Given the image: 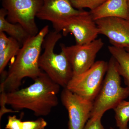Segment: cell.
Returning a JSON list of instances; mask_svg holds the SVG:
<instances>
[{
  "label": "cell",
  "instance_id": "ffe728a7",
  "mask_svg": "<svg viewBox=\"0 0 129 129\" xmlns=\"http://www.w3.org/2000/svg\"><path fill=\"white\" fill-rule=\"evenodd\" d=\"M102 117L90 118L83 129H105L101 122Z\"/></svg>",
  "mask_w": 129,
  "mask_h": 129
},
{
  "label": "cell",
  "instance_id": "4316f807",
  "mask_svg": "<svg viewBox=\"0 0 129 129\" xmlns=\"http://www.w3.org/2000/svg\"><path fill=\"white\" fill-rule=\"evenodd\" d=\"M0 129H1V128H0Z\"/></svg>",
  "mask_w": 129,
  "mask_h": 129
},
{
  "label": "cell",
  "instance_id": "7a4b0ae2",
  "mask_svg": "<svg viewBox=\"0 0 129 129\" xmlns=\"http://www.w3.org/2000/svg\"><path fill=\"white\" fill-rule=\"evenodd\" d=\"M49 32V26L46 25L37 34L30 37L23 44L1 83V88L6 92L19 89L24 78L27 77L34 80L43 73L39 66V60L43 42Z\"/></svg>",
  "mask_w": 129,
  "mask_h": 129
},
{
  "label": "cell",
  "instance_id": "e0dca14e",
  "mask_svg": "<svg viewBox=\"0 0 129 129\" xmlns=\"http://www.w3.org/2000/svg\"><path fill=\"white\" fill-rule=\"evenodd\" d=\"M107 0H71L73 6L78 9L87 8L90 11L94 10Z\"/></svg>",
  "mask_w": 129,
  "mask_h": 129
},
{
  "label": "cell",
  "instance_id": "8992f818",
  "mask_svg": "<svg viewBox=\"0 0 129 129\" xmlns=\"http://www.w3.org/2000/svg\"><path fill=\"white\" fill-rule=\"evenodd\" d=\"M42 3L43 0H2V4L8 21L19 24L33 36L39 32L35 17Z\"/></svg>",
  "mask_w": 129,
  "mask_h": 129
},
{
  "label": "cell",
  "instance_id": "277c9868",
  "mask_svg": "<svg viewBox=\"0 0 129 129\" xmlns=\"http://www.w3.org/2000/svg\"><path fill=\"white\" fill-rule=\"evenodd\" d=\"M117 61L112 56L108 62L105 78L93 101L90 118L102 117L108 110L115 108L129 96V88L121 85Z\"/></svg>",
  "mask_w": 129,
  "mask_h": 129
},
{
  "label": "cell",
  "instance_id": "5bb4252c",
  "mask_svg": "<svg viewBox=\"0 0 129 129\" xmlns=\"http://www.w3.org/2000/svg\"><path fill=\"white\" fill-rule=\"evenodd\" d=\"M109 52L117 61L120 76H123L125 83L129 88V53L125 48L110 46Z\"/></svg>",
  "mask_w": 129,
  "mask_h": 129
},
{
  "label": "cell",
  "instance_id": "3957f363",
  "mask_svg": "<svg viewBox=\"0 0 129 129\" xmlns=\"http://www.w3.org/2000/svg\"><path fill=\"white\" fill-rule=\"evenodd\" d=\"M62 35L56 30L49 32L42 45L44 52L40 56L39 66L42 72L56 84L66 88L73 76L71 64L64 52L54 51L55 46Z\"/></svg>",
  "mask_w": 129,
  "mask_h": 129
},
{
  "label": "cell",
  "instance_id": "7c38bea8",
  "mask_svg": "<svg viewBox=\"0 0 129 129\" xmlns=\"http://www.w3.org/2000/svg\"><path fill=\"white\" fill-rule=\"evenodd\" d=\"M90 12L95 21L110 17L128 20V1L107 0L99 7Z\"/></svg>",
  "mask_w": 129,
  "mask_h": 129
},
{
  "label": "cell",
  "instance_id": "9c48e42d",
  "mask_svg": "<svg viewBox=\"0 0 129 129\" xmlns=\"http://www.w3.org/2000/svg\"><path fill=\"white\" fill-rule=\"evenodd\" d=\"M60 98L68 113V129H83L90 117L93 102L80 96L67 88H63Z\"/></svg>",
  "mask_w": 129,
  "mask_h": 129
},
{
  "label": "cell",
  "instance_id": "484cf974",
  "mask_svg": "<svg viewBox=\"0 0 129 129\" xmlns=\"http://www.w3.org/2000/svg\"><path fill=\"white\" fill-rule=\"evenodd\" d=\"M128 2H129V0H128Z\"/></svg>",
  "mask_w": 129,
  "mask_h": 129
},
{
  "label": "cell",
  "instance_id": "4fadbf2b",
  "mask_svg": "<svg viewBox=\"0 0 129 129\" xmlns=\"http://www.w3.org/2000/svg\"><path fill=\"white\" fill-rule=\"evenodd\" d=\"M7 12L2 8L0 10V32H6L10 37L23 44L32 37L23 26L18 23L10 22L6 19Z\"/></svg>",
  "mask_w": 129,
  "mask_h": 129
},
{
  "label": "cell",
  "instance_id": "603a6c76",
  "mask_svg": "<svg viewBox=\"0 0 129 129\" xmlns=\"http://www.w3.org/2000/svg\"><path fill=\"white\" fill-rule=\"evenodd\" d=\"M125 50H126V51H127L128 52V53H129V48H125Z\"/></svg>",
  "mask_w": 129,
  "mask_h": 129
},
{
  "label": "cell",
  "instance_id": "44dd1931",
  "mask_svg": "<svg viewBox=\"0 0 129 129\" xmlns=\"http://www.w3.org/2000/svg\"><path fill=\"white\" fill-rule=\"evenodd\" d=\"M1 106L0 110V120L5 114L7 113L19 112L18 111H15L13 109H9L6 108V92L3 88H1Z\"/></svg>",
  "mask_w": 129,
  "mask_h": 129
},
{
  "label": "cell",
  "instance_id": "7402d4cb",
  "mask_svg": "<svg viewBox=\"0 0 129 129\" xmlns=\"http://www.w3.org/2000/svg\"><path fill=\"white\" fill-rule=\"evenodd\" d=\"M11 37H7L5 32H0V51L4 50L11 42Z\"/></svg>",
  "mask_w": 129,
  "mask_h": 129
},
{
  "label": "cell",
  "instance_id": "ac0fdd59",
  "mask_svg": "<svg viewBox=\"0 0 129 129\" xmlns=\"http://www.w3.org/2000/svg\"><path fill=\"white\" fill-rule=\"evenodd\" d=\"M47 125L46 121L40 117L35 120L23 121L22 129H45Z\"/></svg>",
  "mask_w": 129,
  "mask_h": 129
},
{
  "label": "cell",
  "instance_id": "9a60e30c",
  "mask_svg": "<svg viewBox=\"0 0 129 129\" xmlns=\"http://www.w3.org/2000/svg\"><path fill=\"white\" fill-rule=\"evenodd\" d=\"M20 46L19 42L11 37L8 45L4 50L0 51V74L2 76L6 73L5 68L9 61L17 56L21 48Z\"/></svg>",
  "mask_w": 129,
  "mask_h": 129
},
{
  "label": "cell",
  "instance_id": "ba28073f",
  "mask_svg": "<svg viewBox=\"0 0 129 129\" xmlns=\"http://www.w3.org/2000/svg\"><path fill=\"white\" fill-rule=\"evenodd\" d=\"M104 44L101 39H96L83 45L66 46L61 45V51L67 56L72 66L73 75L82 73L89 69L95 62L97 54Z\"/></svg>",
  "mask_w": 129,
  "mask_h": 129
},
{
  "label": "cell",
  "instance_id": "d6986e66",
  "mask_svg": "<svg viewBox=\"0 0 129 129\" xmlns=\"http://www.w3.org/2000/svg\"><path fill=\"white\" fill-rule=\"evenodd\" d=\"M23 121L21 118L19 119L16 115L9 116L6 125V129H22Z\"/></svg>",
  "mask_w": 129,
  "mask_h": 129
},
{
  "label": "cell",
  "instance_id": "8fae6325",
  "mask_svg": "<svg viewBox=\"0 0 129 129\" xmlns=\"http://www.w3.org/2000/svg\"><path fill=\"white\" fill-rule=\"evenodd\" d=\"M83 11L75 8L71 0H43L36 17L50 21L54 26L64 19L80 14Z\"/></svg>",
  "mask_w": 129,
  "mask_h": 129
},
{
  "label": "cell",
  "instance_id": "d4e9b609",
  "mask_svg": "<svg viewBox=\"0 0 129 129\" xmlns=\"http://www.w3.org/2000/svg\"><path fill=\"white\" fill-rule=\"evenodd\" d=\"M110 129H113V128H112V127H111V128H110Z\"/></svg>",
  "mask_w": 129,
  "mask_h": 129
},
{
  "label": "cell",
  "instance_id": "5b68a950",
  "mask_svg": "<svg viewBox=\"0 0 129 129\" xmlns=\"http://www.w3.org/2000/svg\"><path fill=\"white\" fill-rule=\"evenodd\" d=\"M108 67V62L97 61L87 71L73 75L66 88L85 99L94 101L101 88Z\"/></svg>",
  "mask_w": 129,
  "mask_h": 129
},
{
  "label": "cell",
  "instance_id": "30bf717a",
  "mask_svg": "<svg viewBox=\"0 0 129 129\" xmlns=\"http://www.w3.org/2000/svg\"><path fill=\"white\" fill-rule=\"evenodd\" d=\"M95 21L99 34L107 37L112 45L120 48H129L128 20L110 17Z\"/></svg>",
  "mask_w": 129,
  "mask_h": 129
},
{
  "label": "cell",
  "instance_id": "6da1fadb",
  "mask_svg": "<svg viewBox=\"0 0 129 129\" xmlns=\"http://www.w3.org/2000/svg\"><path fill=\"white\" fill-rule=\"evenodd\" d=\"M26 88L6 92V101L13 110H30L37 117L46 116L58 103L57 95L61 86L44 72Z\"/></svg>",
  "mask_w": 129,
  "mask_h": 129
},
{
  "label": "cell",
  "instance_id": "52a82bcc",
  "mask_svg": "<svg viewBox=\"0 0 129 129\" xmlns=\"http://www.w3.org/2000/svg\"><path fill=\"white\" fill-rule=\"evenodd\" d=\"M53 27L56 31H61L64 36L69 34L73 35L78 45L90 43L96 39L99 35L90 13L84 10L80 14L64 19Z\"/></svg>",
  "mask_w": 129,
  "mask_h": 129
},
{
  "label": "cell",
  "instance_id": "2e32d148",
  "mask_svg": "<svg viewBox=\"0 0 129 129\" xmlns=\"http://www.w3.org/2000/svg\"><path fill=\"white\" fill-rule=\"evenodd\" d=\"M116 125L119 129H129V101L123 100L114 109Z\"/></svg>",
  "mask_w": 129,
  "mask_h": 129
},
{
  "label": "cell",
  "instance_id": "cb8c5ba5",
  "mask_svg": "<svg viewBox=\"0 0 129 129\" xmlns=\"http://www.w3.org/2000/svg\"><path fill=\"white\" fill-rule=\"evenodd\" d=\"M128 20L129 21V2H128Z\"/></svg>",
  "mask_w": 129,
  "mask_h": 129
}]
</instances>
